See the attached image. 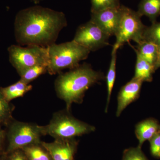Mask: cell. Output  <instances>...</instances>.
<instances>
[{"mask_svg": "<svg viewBox=\"0 0 160 160\" xmlns=\"http://www.w3.org/2000/svg\"><path fill=\"white\" fill-rule=\"evenodd\" d=\"M67 26L63 12L41 6H32L17 14L15 37L20 46L47 48L55 43L60 32Z\"/></svg>", "mask_w": 160, "mask_h": 160, "instance_id": "1", "label": "cell"}, {"mask_svg": "<svg viewBox=\"0 0 160 160\" xmlns=\"http://www.w3.org/2000/svg\"><path fill=\"white\" fill-rule=\"evenodd\" d=\"M104 78L103 73L84 63L67 72L60 73L55 81V90L58 97L66 103V109L70 111L73 103H82L86 92Z\"/></svg>", "mask_w": 160, "mask_h": 160, "instance_id": "2", "label": "cell"}, {"mask_svg": "<svg viewBox=\"0 0 160 160\" xmlns=\"http://www.w3.org/2000/svg\"><path fill=\"white\" fill-rule=\"evenodd\" d=\"M49 74L61 73L65 69H73L80 65L81 61L88 57L90 51L72 40L70 42L57 44L47 47Z\"/></svg>", "mask_w": 160, "mask_h": 160, "instance_id": "3", "label": "cell"}, {"mask_svg": "<svg viewBox=\"0 0 160 160\" xmlns=\"http://www.w3.org/2000/svg\"><path fill=\"white\" fill-rule=\"evenodd\" d=\"M42 127L44 136L54 140L75 138L95 130L94 126L73 117L66 109L54 112L49 124Z\"/></svg>", "mask_w": 160, "mask_h": 160, "instance_id": "4", "label": "cell"}, {"mask_svg": "<svg viewBox=\"0 0 160 160\" xmlns=\"http://www.w3.org/2000/svg\"><path fill=\"white\" fill-rule=\"evenodd\" d=\"M6 133L5 153L41 143L44 136L42 126L34 123L21 122L13 119L5 127Z\"/></svg>", "mask_w": 160, "mask_h": 160, "instance_id": "5", "label": "cell"}, {"mask_svg": "<svg viewBox=\"0 0 160 160\" xmlns=\"http://www.w3.org/2000/svg\"><path fill=\"white\" fill-rule=\"evenodd\" d=\"M120 22L115 35L116 41L112 49L117 50L131 40L138 44L142 42L143 35L146 28L142 22V17L138 12L124 6H120Z\"/></svg>", "mask_w": 160, "mask_h": 160, "instance_id": "6", "label": "cell"}, {"mask_svg": "<svg viewBox=\"0 0 160 160\" xmlns=\"http://www.w3.org/2000/svg\"><path fill=\"white\" fill-rule=\"evenodd\" d=\"M9 62L19 75L26 70L40 65L48 64V49L36 46L11 45L8 49Z\"/></svg>", "mask_w": 160, "mask_h": 160, "instance_id": "7", "label": "cell"}, {"mask_svg": "<svg viewBox=\"0 0 160 160\" xmlns=\"http://www.w3.org/2000/svg\"><path fill=\"white\" fill-rule=\"evenodd\" d=\"M109 37L102 29L90 20L79 26L72 40L91 52L108 46Z\"/></svg>", "mask_w": 160, "mask_h": 160, "instance_id": "8", "label": "cell"}, {"mask_svg": "<svg viewBox=\"0 0 160 160\" xmlns=\"http://www.w3.org/2000/svg\"><path fill=\"white\" fill-rule=\"evenodd\" d=\"M120 6L92 12L90 21L97 25L109 36H115L121 17Z\"/></svg>", "mask_w": 160, "mask_h": 160, "instance_id": "9", "label": "cell"}, {"mask_svg": "<svg viewBox=\"0 0 160 160\" xmlns=\"http://www.w3.org/2000/svg\"><path fill=\"white\" fill-rule=\"evenodd\" d=\"M52 160H74L78 142L75 138L54 140L52 142H42Z\"/></svg>", "mask_w": 160, "mask_h": 160, "instance_id": "10", "label": "cell"}, {"mask_svg": "<svg viewBox=\"0 0 160 160\" xmlns=\"http://www.w3.org/2000/svg\"><path fill=\"white\" fill-rule=\"evenodd\" d=\"M143 82L133 78L122 87L118 97L116 116L118 117L127 106L137 99Z\"/></svg>", "mask_w": 160, "mask_h": 160, "instance_id": "11", "label": "cell"}, {"mask_svg": "<svg viewBox=\"0 0 160 160\" xmlns=\"http://www.w3.org/2000/svg\"><path fill=\"white\" fill-rule=\"evenodd\" d=\"M160 129V125L154 119H147L138 123L135 132L139 141L138 146L141 148L145 141L151 139Z\"/></svg>", "mask_w": 160, "mask_h": 160, "instance_id": "12", "label": "cell"}, {"mask_svg": "<svg viewBox=\"0 0 160 160\" xmlns=\"http://www.w3.org/2000/svg\"><path fill=\"white\" fill-rule=\"evenodd\" d=\"M136 54V63L133 78L143 82H151L152 80V74L156 70L154 66L143 58L140 55L137 53Z\"/></svg>", "mask_w": 160, "mask_h": 160, "instance_id": "13", "label": "cell"}, {"mask_svg": "<svg viewBox=\"0 0 160 160\" xmlns=\"http://www.w3.org/2000/svg\"><path fill=\"white\" fill-rule=\"evenodd\" d=\"M32 88V85L26 84L20 79L7 87H2V90L6 100L11 102L15 99L22 97L27 92L31 91Z\"/></svg>", "mask_w": 160, "mask_h": 160, "instance_id": "14", "label": "cell"}, {"mask_svg": "<svg viewBox=\"0 0 160 160\" xmlns=\"http://www.w3.org/2000/svg\"><path fill=\"white\" fill-rule=\"evenodd\" d=\"M141 17L146 16L152 23L160 15V0H142L137 11Z\"/></svg>", "mask_w": 160, "mask_h": 160, "instance_id": "15", "label": "cell"}, {"mask_svg": "<svg viewBox=\"0 0 160 160\" xmlns=\"http://www.w3.org/2000/svg\"><path fill=\"white\" fill-rule=\"evenodd\" d=\"M158 50V46L157 45L145 41L138 44L137 49H135L136 53L154 66V68L157 61Z\"/></svg>", "mask_w": 160, "mask_h": 160, "instance_id": "16", "label": "cell"}, {"mask_svg": "<svg viewBox=\"0 0 160 160\" xmlns=\"http://www.w3.org/2000/svg\"><path fill=\"white\" fill-rule=\"evenodd\" d=\"M22 149L29 160H52L49 152L42 145V142L26 146Z\"/></svg>", "mask_w": 160, "mask_h": 160, "instance_id": "17", "label": "cell"}, {"mask_svg": "<svg viewBox=\"0 0 160 160\" xmlns=\"http://www.w3.org/2000/svg\"><path fill=\"white\" fill-rule=\"evenodd\" d=\"M14 109V105L5 98L0 87V126L6 127L13 119L12 113Z\"/></svg>", "mask_w": 160, "mask_h": 160, "instance_id": "18", "label": "cell"}, {"mask_svg": "<svg viewBox=\"0 0 160 160\" xmlns=\"http://www.w3.org/2000/svg\"><path fill=\"white\" fill-rule=\"evenodd\" d=\"M118 50L112 49V52L111 59L109 65V70L106 76V83H107V102L105 111L107 112L112 92L115 81L116 71L117 52Z\"/></svg>", "mask_w": 160, "mask_h": 160, "instance_id": "19", "label": "cell"}, {"mask_svg": "<svg viewBox=\"0 0 160 160\" xmlns=\"http://www.w3.org/2000/svg\"><path fill=\"white\" fill-rule=\"evenodd\" d=\"M46 72H48L47 65H38L24 71L20 75V80L26 84H29L40 76L45 74Z\"/></svg>", "mask_w": 160, "mask_h": 160, "instance_id": "20", "label": "cell"}, {"mask_svg": "<svg viewBox=\"0 0 160 160\" xmlns=\"http://www.w3.org/2000/svg\"><path fill=\"white\" fill-rule=\"evenodd\" d=\"M143 41L160 46V22H156L149 27H146L143 35Z\"/></svg>", "mask_w": 160, "mask_h": 160, "instance_id": "21", "label": "cell"}, {"mask_svg": "<svg viewBox=\"0 0 160 160\" xmlns=\"http://www.w3.org/2000/svg\"><path fill=\"white\" fill-rule=\"evenodd\" d=\"M91 12H96L109 8H118V0H91Z\"/></svg>", "mask_w": 160, "mask_h": 160, "instance_id": "22", "label": "cell"}, {"mask_svg": "<svg viewBox=\"0 0 160 160\" xmlns=\"http://www.w3.org/2000/svg\"><path fill=\"white\" fill-rule=\"evenodd\" d=\"M122 160H148L142 151L141 147L130 148L126 149L123 153Z\"/></svg>", "mask_w": 160, "mask_h": 160, "instance_id": "23", "label": "cell"}, {"mask_svg": "<svg viewBox=\"0 0 160 160\" xmlns=\"http://www.w3.org/2000/svg\"><path fill=\"white\" fill-rule=\"evenodd\" d=\"M149 141L152 155L154 157L160 158V129Z\"/></svg>", "mask_w": 160, "mask_h": 160, "instance_id": "24", "label": "cell"}, {"mask_svg": "<svg viewBox=\"0 0 160 160\" xmlns=\"http://www.w3.org/2000/svg\"><path fill=\"white\" fill-rule=\"evenodd\" d=\"M4 160H29L22 149H18L4 155Z\"/></svg>", "mask_w": 160, "mask_h": 160, "instance_id": "25", "label": "cell"}, {"mask_svg": "<svg viewBox=\"0 0 160 160\" xmlns=\"http://www.w3.org/2000/svg\"><path fill=\"white\" fill-rule=\"evenodd\" d=\"M6 149V133L5 129L0 126V158L5 154Z\"/></svg>", "mask_w": 160, "mask_h": 160, "instance_id": "26", "label": "cell"}, {"mask_svg": "<svg viewBox=\"0 0 160 160\" xmlns=\"http://www.w3.org/2000/svg\"><path fill=\"white\" fill-rule=\"evenodd\" d=\"M160 67V46H158V56L157 61L156 63L155 66V69L157 70L158 68Z\"/></svg>", "mask_w": 160, "mask_h": 160, "instance_id": "27", "label": "cell"}, {"mask_svg": "<svg viewBox=\"0 0 160 160\" xmlns=\"http://www.w3.org/2000/svg\"><path fill=\"white\" fill-rule=\"evenodd\" d=\"M4 155H3L2 156V157H1V158H0V160H4Z\"/></svg>", "mask_w": 160, "mask_h": 160, "instance_id": "28", "label": "cell"}]
</instances>
